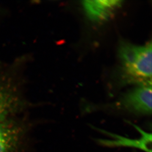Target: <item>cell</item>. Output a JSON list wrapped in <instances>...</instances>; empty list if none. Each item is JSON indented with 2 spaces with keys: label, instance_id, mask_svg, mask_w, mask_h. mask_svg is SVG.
Wrapping results in <instances>:
<instances>
[{
  "label": "cell",
  "instance_id": "277c9868",
  "mask_svg": "<svg viewBox=\"0 0 152 152\" xmlns=\"http://www.w3.org/2000/svg\"><path fill=\"white\" fill-rule=\"evenodd\" d=\"M24 102L15 92L0 86V123L17 117Z\"/></svg>",
  "mask_w": 152,
  "mask_h": 152
},
{
  "label": "cell",
  "instance_id": "5b68a950",
  "mask_svg": "<svg viewBox=\"0 0 152 152\" xmlns=\"http://www.w3.org/2000/svg\"><path fill=\"white\" fill-rule=\"evenodd\" d=\"M122 3V1L117 0L84 1L83 6L91 19L102 21L109 18L117 8L120 7Z\"/></svg>",
  "mask_w": 152,
  "mask_h": 152
},
{
  "label": "cell",
  "instance_id": "3957f363",
  "mask_svg": "<svg viewBox=\"0 0 152 152\" xmlns=\"http://www.w3.org/2000/svg\"><path fill=\"white\" fill-rule=\"evenodd\" d=\"M125 109L140 115L152 114V84L140 85L129 91L121 99Z\"/></svg>",
  "mask_w": 152,
  "mask_h": 152
},
{
  "label": "cell",
  "instance_id": "6da1fadb",
  "mask_svg": "<svg viewBox=\"0 0 152 152\" xmlns=\"http://www.w3.org/2000/svg\"><path fill=\"white\" fill-rule=\"evenodd\" d=\"M152 48L151 42L143 46L124 42L119 48V56L125 73L140 85L152 84Z\"/></svg>",
  "mask_w": 152,
  "mask_h": 152
},
{
  "label": "cell",
  "instance_id": "7a4b0ae2",
  "mask_svg": "<svg viewBox=\"0 0 152 152\" xmlns=\"http://www.w3.org/2000/svg\"><path fill=\"white\" fill-rule=\"evenodd\" d=\"M30 122L18 117L0 123V152H26Z\"/></svg>",
  "mask_w": 152,
  "mask_h": 152
}]
</instances>
